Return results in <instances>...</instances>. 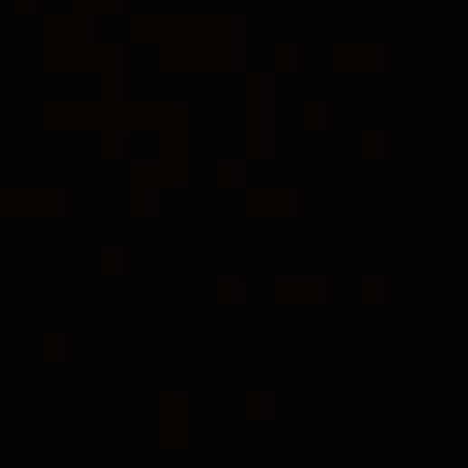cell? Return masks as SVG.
<instances>
[{
    "label": "cell",
    "instance_id": "cell-1",
    "mask_svg": "<svg viewBox=\"0 0 468 468\" xmlns=\"http://www.w3.org/2000/svg\"><path fill=\"white\" fill-rule=\"evenodd\" d=\"M158 73H242L245 19L242 15H183L176 37L158 44Z\"/></svg>",
    "mask_w": 468,
    "mask_h": 468
},
{
    "label": "cell",
    "instance_id": "cell-2",
    "mask_svg": "<svg viewBox=\"0 0 468 468\" xmlns=\"http://www.w3.org/2000/svg\"><path fill=\"white\" fill-rule=\"evenodd\" d=\"M274 154V73H242V161Z\"/></svg>",
    "mask_w": 468,
    "mask_h": 468
},
{
    "label": "cell",
    "instance_id": "cell-3",
    "mask_svg": "<svg viewBox=\"0 0 468 468\" xmlns=\"http://www.w3.org/2000/svg\"><path fill=\"white\" fill-rule=\"evenodd\" d=\"M70 213V186H0V220H62Z\"/></svg>",
    "mask_w": 468,
    "mask_h": 468
},
{
    "label": "cell",
    "instance_id": "cell-4",
    "mask_svg": "<svg viewBox=\"0 0 468 468\" xmlns=\"http://www.w3.org/2000/svg\"><path fill=\"white\" fill-rule=\"evenodd\" d=\"M100 41V19L84 12H59L41 19V59L70 55Z\"/></svg>",
    "mask_w": 468,
    "mask_h": 468
},
{
    "label": "cell",
    "instance_id": "cell-5",
    "mask_svg": "<svg viewBox=\"0 0 468 468\" xmlns=\"http://www.w3.org/2000/svg\"><path fill=\"white\" fill-rule=\"evenodd\" d=\"M186 121H191V107L179 103L176 114L154 132L158 136V168H161V186L168 191H179L186 186Z\"/></svg>",
    "mask_w": 468,
    "mask_h": 468
},
{
    "label": "cell",
    "instance_id": "cell-6",
    "mask_svg": "<svg viewBox=\"0 0 468 468\" xmlns=\"http://www.w3.org/2000/svg\"><path fill=\"white\" fill-rule=\"evenodd\" d=\"M114 110H107L100 100H48L41 103V129L44 132H100Z\"/></svg>",
    "mask_w": 468,
    "mask_h": 468
},
{
    "label": "cell",
    "instance_id": "cell-7",
    "mask_svg": "<svg viewBox=\"0 0 468 468\" xmlns=\"http://www.w3.org/2000/svg\"><path fill=\"white\" fill-rule=\"evenodd\" d=\"M125 213L132 220H154L161 213V168L154 158H132L125 172Z\"/></svg>",
    "mask_w": 468,
    "mask_h": 468
},
{
    "label": "cell",
    "instance_id": "cell-8",
    "mask_svg": "<svg viewBox=\"0 0 468 468\" xmlns=\"http://www.w3.org/2000/svg\"><path fill=\"white\" fill-rule=\"evenodd\" d=\"M326 66L333 73H355V77H373V73H388L392 70V48L377 41H348L333 44L326 55Z\"/></svg>",
    "mask_w": 468,
    "mask_h": 468
},
{
    "label": "cell",
    "instance_id": "cell-9",
    "mask_svg": "<svg viewBox=\"0 0 468 468\" xmlns=\"http://www.w3.org/2000/svg\"><path fill=\"white\" fill-rule=\"evenodd\" d=\"M304 213L301 186H245L242 216L249 220H293Z\"/></svg>",
    "mask_w": 468,
    "mask_h": 468
},
{
    "label": "cell",
    "instance_id": "cell-10",
    "mask_svg": "<svg viewBox=\"0 0 468 468\" xmlns=\"http://www.w3.org/2000/svg\"><path fill=\"white\" fill-rule=\"evenodd\" d=\"M333 297L330 274H278L271 278L274 304H326Z\"/></svg>",
    "mask_w": 468,
    "mask_h": 468
},
{
    "label": "cell",
    "instance_id": "cell-11",
    "mask_svg": "<svg viewBox=\"0 0 468 468\" xmlns=\"http://www.w3.org/2000/svg\"><path fill=\"white\" fill-rule=\"evenodd\" d=\"M183 100H129L125 107L114 110V125H121L125 132H158L179 107Z\"/></svg>",
    "mask_w": 468,
    "mask_h": 468
},
{
    "label": "cell",
    "instance_id": "cell-12",
    "mask_svg": "<svg viewBox=\"0 0 468 468\" xmlns=\"http://www.w3.org/2000/svg\"><path fill=\"white\" fill-rule=\"evenodd\" d=\"M129 44H110V41H96L81 52L70 55H55V59H41L44 73H100L114 55H121Z\"/></svg>",
    "mask_w": 468,
    "mask_h": 468
},
{
    "label": "cell",
    "instance_id": "cell-13",
    "mask_svg": "<svg viewBox=\"0 0 468 468\" xmlns=\"http://www.w3.org/2000/svg\"><path fill=\"white\" fill-rule=\"evenodd\" d=\"M158 446H186V392H158Z\"/></svg>",
    "mask_w": 468,
    "mask_h": 468
},
{
    "label": "cell",
    "instance_id": "cell-14",
    "mask_svg": "<svg viewBox=\"0 0 468 468\" xmlns=\"http://www.w3.org/2000/svg\"><path fill=\"white\" fill-rule=\"evenodd\" d=\"M129 70H132V59H129V48H125L121 55H114V59L96 73V81H100V96H96V100H100L107 110H118V107L129 103V88H132Z\"/></svg>",
    "mask_w": 468,
    "mask_h": 468
},
{
    "label": "cell",
    "instance_id": "cell-15",
    "mask_svg": "<svg viewBox=\"0 0 468 468\" xmlns=\"http://www.w3.org/2000/svg\"><path fill=\"white\" fill-rule=\"evenodd\" d=\"M179 23H183V15H150V12L129 15V23H125V44L129 48L132 44H154L158 48L161 41L176 37Z\"/></svg>",
    "mask_w": 468,
    "mask_h": 468
},
{
    "label": "cell",
    "instance_id": "cell-16",
    "mask_svg": "<svg viewBox=\"0 0 468 468\" xmlns=\"http://www.w3.org/2000/svg\"><path fill=\"white\" fill-rule=\"evenodd\" d=\"M129 147H132V132H125L114 121H107L96 132V154H100V161H129Z\"/></svg>",
    "mask_w": 468,
    "mask_h": 468
},
{
    "label": "cell",
    "instance_id": "cell-17",
    "mask_svg": "<svg viewBox=\"0 0 468 468\" xmlns=\"http://www.w3.org/2000/svg\"><path fill=\"white\" fill-rule=\"evenodd\" d=\"M355 154L362 161H388L392 158V136L385 129H362L355 139Z\"/></svg>",
    "mask_w": 468,
    "mask_h": 468
},
{
    "label": "cell",
    "instance_id": "cell-18",
    "mask_svg": "<svg viewBox=\"0 0 468 468\" xmlns=\"http://www.w3.org/2000/svg\"><path fill=\"white\" fill-rule=\"evenodd\" d=\"M96 271L103 278H121L132 271V249L129 245H100L96 253Z\"/></svg>",
    "mask_w": 468,
    "mask_h": 468
},
{
    "label": "cell",
    "instance_id": "cell-19",
    "mask_svg": "<svg viewBox=\"0 0 468 468\" xmlns=\"http://www.w3.org/2000/svg\"><path fill=\"white\" fill-rule=\"evenodd\" d=\"M297 121H301L304 132H330L333 129V107L326 100H308V103H301Z\"/></svg>",
    "mask_w": 468,
    "mask_h": 468
},
{
    "label": "cell",
    "instance_id": "cell-20",
    "mask_svg": "<svg viewBox=\"0 0 468 468\" xmlns=\"http://www.w3.org/2000/svg\"><path fill=\"white\" fill-rule=\"evenodd\" d=\"M249 286L242 274H216L213 278V301L216 304H245Z\"/></svg>",
    "mask_w": 468,
    "mask_h": 468
},
{
    "label": "cell",
    "instance_id": "cell-21",
    "mask_svg": "<svg viewBox=\"0 0 468 468\" xmlns=\"http://www.w3.org/2000/svg\"><path fill=\"white\" fill-rule=\"evenodd\" d=\"M304 70V48L286 41L271 48V73H301Z\"/></svg>",
    "mask_w": 468,
    "mask_h": 468
},
{
    "label": "cell",
    "instance_id": "cell-22",
    "mask_svg": "<svg viewBox=\"0 0 468 468\" xmlns=\"http://www.w3.org/2000/svg\"><path fill=\"white\" fill-rule=\"evenodd\" d=\"M213 186L220 191H234V186H245V161L242 158H220L213 165Z\"/></svg>",
    "mask_w": 468,
    "mask_h": 468
},
{
    "label": "cell",
    "instance_id": "cell-23",
    "mask_svg": "<svg viewBox=\"0 0 468 468\" xmlns=\"http://www.w3.org/2000/svg\"><path fill=\"white\" fill-rule=\"evenodd\" d=\"M358 301L362 304H388L392 301V278L388 274H362L358 278Z\"/></svg>",
    "mask_w": 468,
    "mask_h": 468
},
{
    "label": "cell",
    "instance_id": "cell-24",
    "mask_svg": "<svg viewBox=\"0 0 468 468\" xmlns=\"http://www.w3.org/2000/svg\"><path fill=\"white\" fill-rule=\"evenodd\" d=\"M41 358L44 362H70L73 358V337L70 333H44L41 337Z\"/></svg>",
    "mask_w": 468,
    "mask_h": 468
},
{
    "label": "cell",
    "instance_id": "cell-25",
    "mask_svg": "<svg viewBox=\"0 0 468 468\" xmlns=\"http://www.w3.org/2000/svg\"><path fill=\"white\" fill-rule=\"evenodd\" d=\"M70 12H84V15L107 19V15H125L129 0H70Z\"/></svg>",
    "mask_w": 468,
    "mask_h": 468
},
{
    "label": "cell",
    "instance_id": "cell-26",
    "mask_svg": "<svg viewBox=\"0 0 468 468\" xmlns=\"http://www.w3.org/2000/svg\"><path fill=\"white\" fill-rule=\"evenodd\" d=\"M242 414L249 421H267L274 414V396L271 392H245L242 396Z\"/></svg>",
    "mask_w": 468,
    "mask_h": 468
},
{
    "label": "cell",
    "instance_id": "cell-27",
    "mask_svg": "<svg viewBox=\"0 0 468 468\" xmlns=\"http://www.w3.org/2000/svg\"><path fill=\"white\" fill-rule=\"evenodd\" d=\"M15 15H41L44 12V0H8Z\"/></svg>",
    "mask_w": 468,
    "mask_h": 468
}]
</instances>
